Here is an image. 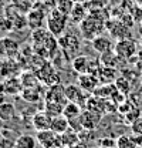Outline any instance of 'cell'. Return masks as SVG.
Segmentation results:
<instances>
[{
    "label": "cell",
    "instance_id": "44",
    "mask_svg": "<svg viewBox=\"0 0 142 148\" xmlns=\"http://www.w3.org/2000/svg\"><path fill=\"white\" fill-rule=\"evenodd\" d=\"M137 1H138V3H141V4H142V0H137Z\"/></svg>",
    "mask_w": 142,
    "mask_h": 148
},
{
    "label": "cell",
    "instance_id": "39",
    "mask_svg": "<svg viewBox=\"0 0 142 148\" xmlns=\"http://www.w3.org/2000/svg\"><path fill=\"white\" fill-rule=\"evenodd\" d=\"M70 148H89L88 144H85V143H83V141H80V143H77V144H74L72 147Z\"/></svg>",
    "mask_w": 142,
    "mask_h": 148
},
{
    "label": "cell",
    "instance_id": "2",
    "mask_svg": "<svg viewBox=\"0 0 142 148\" xmlns=\"http://www.w3.org/2000/svg\"><path fill=\"white\" fill-rule=\"evenodd\" d=\"M47 30L55 37H60L61 34H64L66 29H67V23L68 21V16L64 14L63 12H60L58 9H53L50 12V14L47 16Z\"/></svg>",
    "mask_w": 142,
    "mask_h": 148
},
{
    "label": "cell",
    "instance_id": "37",
    "mask_svg": "<svg viewBox=\"0 0 142 148\" xmlns=\"http://www.w3.org/2000/svg\"><path fill=\"white\" fill-rule=\"evenodd\" d=\"M131 131L135 135H142V117H139L137 121L131 124Z\"/></svg>",
    "mask_w": 142,
    "mask_h": 148
},
{
    "label": "cell",
    "instance_id": "14",
    "mask_svg": "<svg viewBox=\"0 0 142 148\" xmlns=\"http://www.w3.org/2000/svg\"><path fill=\"white\" fill-rule=\"evenodd\" d=\"M91 46H92V49H94L97 53L104 54L106 51L114 50V46H115V44H112V41H111L109 37L101 34V36H97L94 40H91Z\"/></svg>",
    "mask_w": 142,
    "mask_h": 148
},
{
    "label": "cell",
    "instance_id": "3",
    "mask_svg": "<svg viewBox=\"0 0 142 148\" xmlns=\"http://www.w3.org/2000/svg\"><path fill=\"white\" fill-rule=\"evenodd\" d=\"M58 49L67 58L72 60L81 49V41H80L78 36L67 32V33H64L58 37Z\"/></svg>",
    "mask_w": 142,
    "mask_h": 148
},
{
    "label": "cell",
    "instance_id": "38",
    "mask_svg": "<svg viewBox=\"0 0 142 148\" xmlns=\"http://www.w3.org/2000/svg\"><path fill=\"white\" fill-rule=\"evenodd\" d=\"M70 121V128L74 130V131H77V132H81L84 127H83V124H81V120H80V117H77V118H72V120H68Z\"/></svg>",
    "mask_w": 142,
    "mask_h": 148
},
{
    "label": "cell",
    "instance_id": "45",
    "mask_svg": "<svg viewBox=\"0 0 142 148\" xmlns=\"http://www.w3.org/2000/svg\"><path fill=\"white\" fill-rule=\"evenodd\" d=\"M58 148H67V147H58Z\"/></svg>",
    "mask_w": 142,
    "mask_h": 148
},
{
    "label": "cell",
    "instance_id": "13",
    "mask_svg": "<svg viewBox=\"0 0 142 148\" xmlns=\"http://www.w3.org/2000/svg\"><path fill=\"white\" fill-rule=\"evenodd\" d=\"M89 12L87 10V6L84 4V3H81V1H78V3H75L74 4V7H72V10H71V13L68 14V21H70L71 24H81V21L84 20V18L87 17V14H88Z\"/></svg>",
    "mask_w": 142,
    "mask_h": 148
},
{
    "label": "cell",
    "instance_id": "16",
    "mask_svg": "<svg viewBox=\"0 0 142 148\" xmlns=\"http://www.w3.org/2000/svg\"><path fill=\"white\" fill-rule=\"evenodd\" d=\"M105 103H106L105 98H101V97H97V95L92 94V95H89L88 100H87L85 108L104 117L105 115Z\"/></svg>",
    "mask_w": 142,
    "mask_h": 148
},
{
    "label": "cell",
    "instance_id": "8",
    "mask_svg": "<svg viewBox=\"0 0 142 148\" xmlns=\"http://www.w3.org/2000/svg\"><path fill=\"white\" fill-rule=\"evenodd\" d=\"M106 29L109 32V34L115 37L117 40H124V38H131V30L129 27L122 23V21H108L105 23Z\"/></svg>",
    "mask_w": 142,
    "mask_h": 148
},
{
    "label": "cell",
    "instance_id": "1",
    "mask_svg": "<svg viewBox=\"0 0 142 148\" xmlns=\"http://www.w3.org/2000/svg\"><path fill=\"white\" fill-rule=\"evenodd\" d=\"M101 9H97V10H89V13L87 14V17L84 18L80 24V32L83 37L85 40H94L97 36H101L104 33V30L106 29L105 23H106V17L101 16Z\"/></svg>",
    "mask_w": 142,
    "mask_h": 148
},
{
    "label": "cell",
    "instance_id": "10",
    "mask_svg": "<svg viewBox=\"0 0 142 148\" xmlns=\"http://www.w3.org/2000/svg\"><path fill=\"white\" fill-rule=\"evenodd\" d=\"M46 101H58V103L67 104L68 101L66 98V87L61 83L50 86L48 90L46 91Z\"/></svg>",
    "mask_w": 142,
    "mask_h": 148
},
{
    "label": "cell",
    "instance_id": "26",
    "mask_svg": "<svg viewBox=\"0 0 142 148\" xmlns=\"http://www.w3.org/2000/svg\"><path fill=\"white\" fill-rule=\"evenodd\" d=\"M20 81L23 84V88H30V87H38V77L36 73H31V71H27V73H23L21 77H20Z\"/></svg>",
    "mask_w": 142,
    "mask_h": 148
},
{
    "label": "cell",
    "instance_id": "42",
    "mask_svg": "<svg viewBox=\"0 0 142 148\" xmlns=\"http://www.w3.org/2000/svg\"><path fill=\"white\" fill-rule=\"evenodd\" d=\"M1 138H3V134H1V131H0V141H1Z\"/></svg>",
    "mask_w": 142,
    "mask_h": 148
},
{
    "label": "cell",
    "instance_id": "20",
    "mask_svg": "<svg viewBox=\"0 0 142 148\" xmlns=\"http://www.w3.org/2000/svg\"><path fill=\"white\" fill-rule=\"evenodd\" d=\"M70 128V121L67 117H64L63 114L61 115H57V117H53L51 120V128L55 134H63L66 132L67 130Z\"/></svg>",
    "mask_w": 142,
    "mask_h": 148
},
{
    "label": "cell",
    "instance_id": "19",
    "mask_svg": "<svg viewBox=\"0 0 142 148\" xmlns=\"http://www.w3.org/2000/svg\"><path fill=\"white\" fill-rule=\"evenodd\" d=\"M97 78L102 83V84H109V83H115L117 80V69L114 67H106V66H101Z\"/></svg>",
    "mask_w": 142,
    "mask_h": 148
},
{
    "label": "cell",
    "instance_id": "27",
    "mask_svg": "<svg viewBox=\"0 0 142 148\" xmlns=\"http://www.w3.org/2000/svg\"><path fill=\"white\" fill-rule=\"evenodd\" d=\"M81 112H83V108H81L77 103H71V101H68V103L66 104V107H64L63 115H64V117H67L68 120H72V118L80 117V115H81Z\"/></svg>",
    "mask_w": 142,
    "mask_h": 148
},
{
    "label": "cell",
    "instance_id": "32",
    "mask_svg": "<svg viewBox=\"0 0 142 148\" xmlns=\"http://www.w3.org/2000/svg\"><path fill=\"white\" fill-rule=\"evenodd\" d=\"M80 134V141L85 143V144H89L91 141H97V131L95 130H83ZM98 143V141H97Z\"/></svg>",
    "mask_w": 142,
    "mask_h": 148
},
{
    "label": "cell",
    "instance_id": "40",
    "mask_svg": "<svg viewBox=\"0 0 142 148\" xmlns=\"http://www.w3.org/2000/svg\"><path fill=\"white\" fill-rule=\"evenodd\" d=\"M4 100H6V97H4V92H0V106H1L3 103H6Z\"/></svg>",
    "mask_w": 142,
    "mask_h": 148
},
{
    "label": "cell",
    "instance_id": "35",
    "mask_svg": "<svg viewBox=\"0 0 142 148\" xmlns=\"http://www.w3.org/2000/svg\"><path fill=\"white\" fill-rule=\"evenodd\" d=\"M139 117H141V111H139V108L134 107V108H131V110L125 114V121L131 125V124H132L134 121H137Z\"/></svg>",
    "mask_w": 142,
    "mask_h": 148
},
{
    "label": "cell",
    "instance_id": "25",
    "mask_svg": "<svg viewBox=\"0 0 142 148\" xmlns=\"http://www.w3.org/2000/svg\"><path fill=\"white\" fill-rule=\"evenodd\" d=\"M3 84H4V91L9 94H18L23 91V84L20 78H7Z\"/></svg>",
    "mask_w": 142,
    "mask_h": 148
},
{
    "label": "cell",
    "instance_id": "43",
    "mask_svg": "<svg viewBox=\"0 0 142 148\" xmlns=\"http://www.w3.org/2000/svg\"><path fill=\"white\" fill-rule=\"evenodd\" d=\"M72 1H74V3H78V1H80V0H72Z\"/></svg>",
    "mask_w": 142,
    "mask_h": 148
},
{
    "label": "cell",
    "instance_id": "48",
    "mask_svg": "<svg viewBox=\"0 0 142 148\" xmlns=\"http://www.w3.org/2000/svg\"><path fill=\"white\" fill-rule=\"evenodd\" d=\"M14 148H16V147H14Z\"/></svg>",
    "mask_w": 142,
    "mask_h": 148
},
{
    "label": "cell",
    "instance_id": "28",
    "mask_svg": "<svg viewBox=\"0 0 142 148\" xmlns=\"http://www.w3.org/2000/svg\"><path fill=\"white\" fill-rule=\"evenodd\" d=\"M64 107H66V104L58 103V101H46V104H44V110L47 111L51 117L61 115L63 111H64Z\"/></svg>",
    "mask_w": 142,
    "mask_h": 148
},
{
    "label": "cell",
    "instance_id": "46",
    "mask_svg": "<svg viewBox=\"0 0 142 148\" xmlns=\"http://www.w3.org/2000/svg\"><path fill=\"white\" fill-rule=\"evenodd\" d=\"M138 148H142V145H141V147H138Z\"/></svg>",
    "mask_w": 142,
    "mask_h": 148
},
{
    "label": "cell",
    "instance_id": "30",
    "mask_svg": "<svg viewBox=\"0 0 142 148\" xmlns=\"http://www.w3.org/2000/svg\"><path fill=\"white\" fill-rule=\"evenodd\" d=\"M118 60H119V57L115 54L114 50L106 51V53H104V54H101V57H100V63H101L102 66L114 67V69H117V63H118Z\"/></svg>",
    "mask_w": 142,
    "mask_h": 148
},
{
    "label": "cell",
    "instance_id": "17",
    "mask_svg": "<svg viewBox=\"0 0 142 148\" xmlns=\"http://www.w3.org/2000/svg\"><path fill=\"white\" fill-rule=\"evenodd\" d=\"M27 26L30 27V29H40L41 26H43V23H44V20H47L46 17V14H44V12H41L40 9L38 10H36V9H31L29 13H27Z\"/></svg>",
    "mask_w": 142,
    "mask_h": 148
},
{
    "label": "cell",
    "instance_id": "31",
    "mask_svg": "<svg viewBox=\"0 0 142 148\" xmlns=\"http://www.w3.org/2000/svg\"><path fill=\"white\" fill-rule=\"evenodd\" d=\"M117 148H138L137 143L134 141L132 135H125V134H121L117 137Z\"/></svg>",
    "mask_w": 142,
    "mask_h": 148
},
{
    "label": "cell",
    "instance_id": "41",
    "mask_svg": "<svg viewBox=\"0 0 142 148\" xmlns=\"http://www.w3.org/2000/svg\"><path fill=\"white\" fill-rule=\"evenodd\" d=\"M1 6H3V0H0V9H1Z\"/></svg>",
    "mask_w": 142,
    "mask_h": 148
},
{
    "label": "cell",
    "instance_id": "47",
    "mask_svg": "<svg viewBox=\"0 0 142 148\" xmlns=\"http://www.w3.org/2000/svg\"><path fill=\"white\" fill-rule=\"evenodd\" d=\"M115 148H117V147H115Z\"/></svg>",
    "mask_w": 142,
    "mask_h": 148
},
{
    "label": "cell",
    "instance_id": "34",
    "mask_svg": "<svg viewBox=\"0 0 142 148\" xmlns=\"http://www.w3.org/2000/svg\"><path fill=\"white\" fill-rule=\"evenodd\" d=\"M74 1L72 0H58L57 1V9L60 10V12H63L64 14H70L71 10H72V7H74Z\"/></svg>",
    "mask_w": 142,
    "mask_h": 148
},
{
    "label": "cell",
    "instance_id": "15",
    "mask_svg": "<svg viewBox=\"0 0 142 148\" xmlns=\"http://www.w3.org/2000/svg\"><path fill=\"white\" fill-rule=\"evenodd\" d=\"M91 63L92 60L89 58L88 56H75L72 60H71V66H72V70L78 74H85L89 71V67H91Z\"/></svg>",
    "mask_w": 142,
    "mask_h": 148
},
{
    "label": "cell",
    "instance_id": "33",
    "mask_svg": "<svg viewBox=\"0 0 142 148\" xmlns=\"http://www.w3.org/2000/svg\"><path fill=\"white\" fill-rule=\"evenodd\" d=\"M115 86H117V88H118V91L124 92H129L131 90V84H129V80L125 77L124 74L121 75V77H117V80H115Z\"/></svg>",
    "mask_w": 142,
    "mask_h": 148
},
{
    "label": "cell",
    "instance_id": "4",
    "mask_svg": "<svg viewBox=\"0 0 142 148\" xmlns=\"http://www.w3.org/2000/svg\"><path fill=\"white\" fill-rule=\"evenodd\" d=\"M114 51L122 60H129L131 57L137 54L138 51V46L137 41L132 38H124V40H117L115 46H114Z\"/></svg>",
    "mask_w": 142,
    "mask_h": 148
},
{
    "label": "cell",
    "instance_id": "7",
    "mask_svg": "<svg viewBox=\"0 0 142 148\" xmlns=\"http://www.w3.org/2000/svg\"><path fill=\"white\" fill-rule=\"evenodd\" d=\"M36 74H37L40 83H43V84H46L48 87L60 83V74L57 71V69H54L53 66H50L48 63H46L41 69H38Z\"/></svg>",
    "mask_w": 142,
    "mask_h": 148
},
{
    "label": "cell",
    "instance_id": "6",
    "mask_svg": "<svg viewBox=\"0 0 142 148\" xmlns=\"http://www.w3.org/2000/svg\"><path fill=\"white\" fill-rule=\"evenodd\" d=\"M66 98H67V101L77 103L83 110H85L88 92L84 91L78 84H68V86H66Z\"/></svg>",
    "mask_w": 142,
    "mask_h": 148
},
{
    "label": "cell",
    "instance_id": "11",
    "mask_svg": "<svg viewBox=\"0 0 142 148\" xmlns=\"http://www.w3.org/2000/svg\"><path fill=\"white\" fill-rule=\"evenodd\" d=\"M80 120H81V124H83V127L85 130H95L100 125V123L102 120V115H100L97 112H92V111L85 108L81 112Z\"/></svg>",
    "mask_w": 142,
    "mask_h": 148
},
{
    "label": "cell",
    "instance_id": "21",
    "mask_svg": "<svg viewBox=\"0 0 142 148\" xmlns=\"http://www.w3.org/2000/svg\"><path fill=\"white\" fill-rule=\"evenodd\" d=\"M117 90H118V88H117L115 83H109V84H101V86H98L92 94L97 95V97L105 98V100H111Z\"/></svg>",
    "mask_w": 142,
    "mask_h": 148
},
{
    "label": "cell",
    "instance_id": "5",
    "mask_svg": "<svg viewBox=\"0 0 142 148\" xmlns=\"http://www.w3.org/2000/svg\"><path fill=\"white\" fill-rule=\"evenodd\" d=\"M36 138H37V143L40 144V147L41 148H58V147H63L60 134H55L53 130H43V131H37Z\"/></svg>",
    "mask_w": 142,
    "mask_h": 148
},
{
    "label": "cell",
    "instance_id": "23",
    "mask_svg": "<svg viewBox=\"0 0 142 148\" xmlns=\"http://www.w3.org/2000/svg\"><path fill=\"white\" fill-rule=\"evenodd\" d=\"M60 137H61V144H63V147L70 148V147H72L74 144L80 143V134L71 128H68L66 132H63V134H60Z\"/></svg>",
    "mask_w": 142,
    "mask_h": 148
},
{
    "label": "cell",
    "instance_id": "36",
    "mask_svg": "<svg viewBox=\"0 0 142 148\" xmlns=\"http://www.w3.org/2000/svg\"><path fill=\"white\" fill-rule=\"evenodd\" d=\"M98 145L105 148H115L117 147V137H102L98 140Z\"/></svg>",
    "mask_w": 142,
    "mask_h": 148
},
{
    "label": "cell",
    "instance_id": "29",
    "mask_svg": "<svg viewBox=\"0 0 142 148\" xmlns=\"http://www.w3.org/2000/svg\"><path fill=\"white\" fill-rule=\"evenodd\" d=\"M41 97V92L38 87H30V88H23L21 91V98L26 100L27 103H37Z\"/></svg>",
    "mask_w": 142,
    "mask_h": 148
},
{
    "label": "cell",
    "instance_id": "18",
    "mask_svg": "<svg viewBox=\"0 0 142 148\" xmlns=\"http://www.w3.org/2000/svg\"><path fill=\"white\" fill-rule=\"evenodd\" d=\"M18 51V44L10 37L0 38V56L10 58Z\"/></svg>",
    "mask_w": 142,
    "mask_h": 148
},
{
    "label": "cell",
    "instance_id": "9",
    "mask_svg": "<svg viewBox=\"0 0 142 148\" xmlns=\"http://www.w3.org/2000/svg\"><path fill=\"white\" fill-rule=\"evenodd\" d=\"M51 120H53V117L43 108V110L34 112V115L31 117V125L36 131L50 130L51 128Z\"/></svg>",
    "mask_w": 142,
    "mask_h": 148
},
{
    "label": "cell",
    "instance_id": "12",
    "mask_svg": "<svg viewBox=\"0 0 142 148\" xmlns=\"http://www.w3.org/2000/svg\"><path fill=\"white\" fill-rule=\"evenodd\" d=\"M98 81L100 80L94 74H89V73L78 74V86L85 92H88V94H92L95 91V88L98 87Z\"/></svg>",
    "mask_w": 142,
    "mask_h": 148
},
{
    "label": "cell",
    "instance_id": "24",
    "mask_svg": "<svg viewBox=\"0 0 142 148\" xmlns=\"http://www.w3.org/2000/svg\"><path fill=\"white\" fill-rule=\"evenodd\" d=\"M16 117V107L12 103H3L0 106V120L1 121H12Z\"/></svg>",
    "mask_w": 142,
    "mask_h": 148
},
{
    "label": "cell",
    "instance_id": "22",
    "mask_svg": "<svg viewBox=\"0 0 142 148\" xmlns=\"http://www.w3.org/2000/svg\"><path fill=\"white\" fill-rule=\"evenodd\" d=\"M16 148H37V138L24 132L16 138Z\"/></svg>",
    "mask_w": 142,
    "mask_h": 148
}]
</instances>
